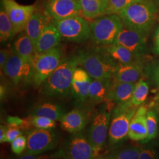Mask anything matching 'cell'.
I'll return each instance as SVG.
<instances>
[{
  "label": "cell",
  "mask_w": 159,
  "mask_h": 159,
  "mask_svg": "<svg viewBox=\"0 0 159 159\" xmlns=\"http://www.w3.org/2000/svg\"><path fill=\"white\" fill-rule=\"evenodd\" d=\"M79 64L77 55L63 58L56 69L40 85L41 93L49 98H61L68 96L74 71Z\"/></svg>",
  "instance_id": "cell-1"
},
{
  "label": "cell",
  "mask_w": 159,
  "mask_h": 159,
  "mask_svg": "<svg viewBox=\"0 0 159 159\" xmlns=\"http://www.w3.org/2000/svg\"><path fill=\"white\" fill-rule=\"evenodd\" d=\"M158 4L153 0H143L132 4L117 14L127 29L148 36L156 21Z\"/></svg>",
  "instance_id": "cell-2"
},
{
  "label": "cell",
  "mask_w": 159,
  "mask_h": 159,
  "mask_svg": "<svg viewBox=\"0 0 159 159\" xmlns=\"http://www.w3.org/2000/svg\"><path fill=\"white\" fill-rule=\"evenodd\" d=\"M77 56L80 64L93 79H113L117 71L119 63L110 57L101 47L80 50Z\"/></svg>",
  "instance_id": "cell-3"
},
{
  "label": "cell",
  "mask_w": 159,
  "mask_h": 159,
  "mask_svg": "<svg viewBox=\"0 0 159 159\" xmlns=\"http://www.w3.org/2000/svg\"><path fill=\"white\" fill-rule=\"evenodd\" d=\"M91 39L99 47L113 44L125 25L117 14L105 15L94 18L90 23Z\"/></svg>",
  "instance_id": "cell-4"
},
{
  "label": "cell",
  "mask_w": 159,
  "mask_h": 159,
  "mask_svg": "<svg viewBox=\"0 0 159 159\" xmlns=\"http://www.w3.org/2000/svg\"><path fill=\"white\" fill-rule=\"evenodd\" d=\"M138 108L139 107L134 106L131 102L114 107L108 129L110 145L121 142L128 137L131 120Z\"/></svg>",
  "instance_id": "cell-5"
},
{
  "label": "cell",
  "mask_w": 159,
  "mask_h": 159,
  "mask_svg": "<svg viewBox=\"0 0 159 159\" xmlns=\"http://www.w3.org/2000/svg\"><path fill=\"white\" fill-rule=\"evenodd\" d=\"M51 22L57 29L63 40L80 43L90 39V23L84 17H71L62 20L51 19Z\"/></svg>",
  "instance_id": "cell-6"
},
{
  "label": "cell",
  "mask_w": 159,
  "mask_h": 159,
  "mask_svg": "<svg viewBox=\"0 0 159 159\" xmlns=\"http://www.w3.org/2000/svg\"><path fill=\"white\" fill-rule=\"evenodd\" d=\"M106 102L107 104L94 114L88 130L87 138L96 153L100 150L106 144L111 113L114 107L113 103Z\"/></svg>",
  "instance_id": "cell-7"
},
{
  "label": "cell",
  "mask_w": 159,
  "mask_h": 159,
  "mask_svg": "<svg viewBox=\"0 0 159 159\" xmlns=\"http://www.w3.org/2000/svg\"><path fill=\"white\" fill-rule=\"evenodd\" d=\"M63 50L60 46L35 55L33 61V84L39 87L56 69L63 60Z\"/></svg>",
  "instance_id": "cell-8"
},
{
  "label": "cell",
  "mask_w": 159,
  "mask_h": 159,
  "mask_svg": "<svg viewBox=\"0 0 159 159\" xmlns=\"http://www.w3.org/2000/svg\"><path fill=\"white\" fill-rule=\"evenodd\" d=\"M2 71L16 86L27 85L33 83V63L23 60L12 52Z\"/></svg>",
  "instance_id": "cell-9"
},
{
  "label": "cell",
  "mask_w": 159,
  "mask_h": 159,
  "mask_svg": "<svg viewBox=\"0 0 159 159\" xmlns=\"http://www.w3.org/2000/svg\"><path fill=\"white\" fill-rule=\"evenodd\" d=\"M147 37L136 31L125 27L118 35L113 44L124 47L131 51L138 62L143 64L148 54Z\"/></svg>",
  "instance_id": "cell-10"
},
{
  "label": "cell",
  "mask_w": 159,
  "mask_h": 159,
  "mask_svg": "<svg viewBox=\"0 0 159 159\" xmlns=\"http://www.w3.org/2000/svg\"><path fill=\"white\" fill-rule=\"evenodd\" d=\"M26 153L39 154L55 148L58 142L57 133L51 129H35L29 131Z\"/></svg>",
  "instance_id": "cell-11"
},
{
  "label": "cell",
  "mask_w": 159,
  "mask_h": 159,
  "mask_svg": "<svg viewBox=\"0 0 159 159\" xmlns=\"http://www.w3.org/2000/svg\"><path fill=\"white\" fill-rule=\"evenodd\" d=\"M1 4L4 8L16 33L25 31L27 23L35 12V6L20 5L15 0H1Z\"/></svg>",
  "instance_id": "cell-12"
},
{
  "label": "cell",
  "mask_w": 159,
  "mask_h": 159,
  "mask_svg": "<svg viewBox=\"0 0 159 159\" xmlns=\"http://www.w3.org/2000/svg\"><path fill=\"white\" fill-rule=\"evenodd\" d=\"M92 78L84 68L77 67L74 71L70 95L78 108L83 109L89 102V89Z\"/></svg>",
  "instance_id": "cell-13"
},
{
  "label": "cell",
  "mask_w": 159,
  "mask_h": 159,
  "mask_svg": "<svg viewBox=\"0 0 159 159\" xmlns=\"http://www.w3.org/2000/svg\"><path fill=\"white\" fill-rule=\"evenodd\" d=\"M46 15L56 20L82 16V8L77 0H47Z\"/></svg>",
  "instance_id": "cell-14"
},
{
  "label": "cell",
  "mask_w": 159,
  "mask_h": 159,
  "mask_svg": "<svg viewBox=\"0 0 159 159\" xmlns=\"http://www.w3.org/2000/svg\"><path fill=\"white\" fill-rule=\"evenodd\" d=\"M95 154L88 138L80 132L68 139L63 154L67 159H93Z\"/></svg>",
  "instance_id": "cell-15"
},
{
  "label": "cell",
  "mask_w": 159,
  "mask_h": 159,
  "mask_svg": "<svg viewBox=\"0 0 159 159\" xmlns=\"http://www.w3.org/2000/svg\"><path fill=\"white\" fill-rule=\"evenodd\" d=\"M147 107L141 106L131 120L128 137L134 141L144 142L148 137V128L146 116L148 111Z\"/></svg>",
  "instance_id": "cell-16"
},
{
  "label": "cell",
  "mask_w": 159,
  "mask_h": 159,
  "mask_svg": "<svg viewBox=\"0 0 159 159\" xmlns=\"http://www.w3.org/2000/svg\"><path fill=\"white\" fill-rule=\"evenodd\" d=\"M61 126L70 133H78L83 130L88 121V114L83 109H73L65 113L60 120Z\"/></svg>",
  "instance_id": "cell-17"
},
{
  "label": "cell",
  "mask_w": 159,
  "mask_h": 159,
  "mask_svg": "<svg viewBox=\"0 0 159 159\" xmlns=\"http://www.w3.org/2000/svg\"><path fill=\"white\" fill-rule=\"evenodd\" d=\"M61 40V35L50 21L35 44V55L45 52L59 46Z\"/></svg>",
  "instance_id": "cell-18"
},
{
  "label": "cell",
  "mask_w": 159,
  "mask_h": 159,
  "mask_svg": "<svg viewBox=\"0 0 159 159\" xmlns=\"http://www.w3.org/2000/svg\"><path fill=\"white\" fill-rule=\"evenodd\" d=\"M135 86L136 83H122L114 80L106 102L113 103L114 107L131 102Z\"/></svg>",
  "instance_id": "cell-19"
},
{
  "label": "cell",
  "mask_w": 159,
  "mask_h": 159,
  "mask_svg": "<svg viewBox=\"0 0 159 159\" xmlns=\"http://www.w3.org/2000/svg\"><path fill=\"white\" fill-rule=\"evenodd\" d=\"M144 66L139 62L121 64L119 63L118 69L114 79L118 82L136 83L142 76Z\"/></svg>",
  "instance_id": "cell-20"
},
{
  "label": "cell",
  "mask_w": 159,
  "mask_h": 159,
  "mask_svg": "<svg viewBox=\"0 0 159 159\" xmlns=\"http://www.w3.org/2000/svg\"><path fill=\"white\" fill-rule=\"evenodd\" d=\"M114 80V78L92 79L89 89V102L91 105H96L107 101Z\"/></svg>",
  "instance_id": "cell-21"
},
{
  "label": "cell",
  "mask_w": 159,
  "mask_h": 159,
  "mask_svg": "<svg viewBox=\"0 0 159 159\" xmlns=\"http://www.w3.org/2000/svg\"><path fill=\"white\" fill-rule=\"evenodd\" d=\"M11 51L23 60L33 63L35 56L34 44L25 31L20 33L14 42Z\"/></svg>",
  "instance_id": "cell-22"
},
{
  "label": "cell",
  "mask_w": 159,
  "mask_h": 159,
  "mask_svg": "<svg viewBox=\"0 0 159 159\" xmlns=\"http://www.w3.org/2000/svg\"><path fill=\"white\" fill-rule=\"evenodd\" d=\"M48 24V19L47 15L34 12L25 29V33L29 35L34 46L39 37Z\"/></svg>",
  "instance_id": "cell-23"
},
{
  "label": "cell",
  "mask_w": 159,
  "mask_h": 159,
  "mask_svg": "<svg viewBox=\"0 0 159 159\" xmlns=\"http://www.w3.org/2000/svg\"><path fill=\"white\" fill-rule=\"evenodd\" d=\"M65 114L62 107L53 102H44L34 106L30 111L31 116L45 117L54 121L61 119Z\"/></svg>",
  "instance_id": "cell-24"
},
{
  "label": "cell",
  "mask_w": 159,
  "mask_h": 159,
  "mask_svg": "<svg viewBox=\"0 0 159 159\" xmlns=\"http://www.w3.org/2000/svg\"><path fill=\"white\" fill-rule=\"evenodd\" d=\"M82 8V16L88 19L102 16L108 7L109 0H77Z\"/></svg>",
  "instance_id": "cell-25"
},
{
  "label": "cell",
  "mask_w": 159,
  "mask_h": 159,
  "mask_svg": "<svg viewBox=\"0 0 159 159\" xmlns=\"http://www.w3.org/2000/svg\"><path fill=\"white\" fill-rule=\"evenodd\" d=\"M101 48L117 63L127 64L138 62L133 54L123 46L111 44L102 46Z\"/></svg>",
  "instance_id": "cell-26"
},
{
  "label": "cell",
  "mask_w": 159,
  "mask_h": 159,
  "mask_svg": "<svg viewBox=\"0 0 159 159\" xmlns=\"http://www.w3.org/2000/svg\"><path fill=\"white\" fill-rule=\"evenodd\" d=\"M16 32L4 8L1 4L0 10V40L1 44L9 43L14 38Z\"/></svg>",
  "instance_id": "cell-27"
},
{
  "label": "cell",
  "mask_w": 159,
  "mask_h": 159,
  "mask_svg": "<svg viewBox=\"0 0 159 159\" xmlns=\"http://www.w3.org/2000/svg\"><path fill=\"white\" fill-rule=\"evenodd\" d=\"M149 86L148 83L143 79L136 83L131 100V104L135 107H140L146 101L148 94Z\"/></svg>",
  "instance_id": "cell-28"
},
{
  "label": "cell",
  "mask_w": 159,
  "mask_h": 159,
  "mask_svg": "<svg viewBox=\"0 0 159 159\" xmlns=\"http://www.w3.org/2000/svg\"><path fill=\"white\" fill-rule=\"evenodd\" d=\"M146 118L148 128V137L146 140L143 142V143L150 142L157 136L159 123V116L157 110L153 108L148 110Z\"/></svg>",
  "instance_id": "cell-29"
},
{
  "label": "cell",
  "mask_w": 159,
  "mask_h": 159,
  "mask_svg": "<svg viewBox=\"0 0 159 159\" xmlns=\"http://www.w3.org/2000/svg\"><path fill=\"white\" fill-rule=\"evenodd\" d=\"M141 148L136 146H127L116 149L106 157L107 159H139Z\"/></svg>",
  "instance_id": "cell-30"
},
{
  "label": "cell",
  "mask_w": 159,
  "mask_h": 159,
  "mask_svg": "<svg viewBox=\"0 0 159 159\" xmlns=\"http://www.w3.org/2000/svg\"><path fill=\"white\" fill-rule=\"evenodd\" d=\"M143 71L149 82L159 88V60L148 63L144 66Z\"/></svg>",
  "instance_id": "cell-31"
},
{
  "label": "cell",
  "mask_w": 159,
  "mask_h": 159,
  "mask_svg": "<svg viewBox=\"0 0 159 159\" xmlns=\"http://www.w3.org/2000/svg\"><path fill=\"white\" fill-rule=\"evenodd\" d=\"M142 1L143 0H109L108 7L102 16L117 14L128 6Z\"/></svg>",
  "instance_id": "cell-32"
},
{
  "label": "cell",
  "mask_w": 159,
  "mask_h": 159,
  "mask_svg": "<svg viewBox=\"0 0 159 159\" xmlns=\"http://www.w3.org/2000/svg\"><path fill=\"white\" fill-rule=\"evenodd\" d=\"M140 148L139 159H159V150L155 143H149Z\"/></svg>",
  "instance_id": "cell-33"
},
{
  "label": "cell",
  "mask_w": 159,
  "mask_h": 159,
  "mask_svg": "<svg viewBox=\"0 0 159 159\" xmlns=\"http://www.w3.org/2000/svg\"><path fill=\"white\" fill-rule=\"evenodd\" d=\"M30 120L32 125L38 129H51L56 127V121L52 120L45 117L31 116Z\"/></svg>",
  "instance_id": "cell-34"
},
{
  "label": "cell",
  "mask_w": 159,
  "mask_h": 159,
  "mask_svg": "<svg viewBox=\"0 0 159 159\" xmlns=\"http://www.w3.org/2000/svg\"><path fill=\"white\" fill-rule=\"evenodd\" d=\"M27 139L25 137L20 136L18 137L11 142L12 151L15 154L20 155L27 148Z\"/></svg>",
  "instance_id": "cell-35"
},
{
  "label": "cell",
  "mask_w": 159,
  "mask_h": 159,
  "mask_svg": "<svg viewBox=\"0 0 159 159\" xmlns=\"http://www.w3.org/2000/svg\"><path fill=\"white\" fill-rule=\"evenodd\" d=\"M22 134L23 133L18 126L8 125L6 133V142L11 143L18 137L21 136Z\"/></svg>",
  "instance_id": "cell-36"
},
{
  "label": "cell",
  "mask_w": 159,
  "mask_h": 159,
  "mask_svg": "<svg viewBox=\"0 0 159 159\" xmlns=\"http://www.w3.org/2000/svg\"><path fill=\"white\" fill-rule=\"evenodd\" d=\"M63 154L56 153L54 154H33L25 153L21 156L17 157L16 158L10 159H56L58 156H61Z\"/></svg>",
  "instance_id": "cell-37"
},
{
  "label": "cell",
  "mask_w": 159,
  "mask_h": 159,
  "mask_svg": "<svg viewBox=\"0 0 159 159\" xmlns=\"http://www.w3.org/2000/svg\"><path fill=\"white\" fill-rule=\"evenodd\" d=\"M152 50L154 54L159 55V25L155 30Z\"/></svg>",
  "instance_id": "cell-38"
},
{
  "label": "cell",
  "mask_w": 159,
  "mask_h": 159,
  "mask_svg": "<svg viewBox=\"0 0 159 159\" xmlns=\"http://www.w3.org/2000/svg\"><path fill=\"white\" fill-rule=\"evenodd\" d=\"M12 51H9L8 50H1L0 52V67L1 70L5 66L7 61H8L9 57L11 55Z\"/></svg>",
  "instance_id": "cell-39"
},
{
  "label": "cell",
  "mask_w": 159,
  "mask_h": 159,
  "mask_svg": "<svg viewBox=\"0 0 159 159\" xmlns=\"http://www.w3.org/2000/svg\"><path fill=\"white\" fill-rule=\"evenodd\" d=\"M7 121L9 125H17L20 128L21 125H23L24 120L18 117H8L7 119Z\"/></svg>",
  "instance_id": "cell-40"
},
{
  "label": "cell",
  "mask_w": 159,
  "mask_h": 159,
  "mask_svg": "<svg viewBox=\"0 0 159 159\" xmlns=\"http://www.w3.org/2000/svg\"><path fill=\"white\" fill-rule=\"evenodd\" d=\"M150 107L159 110V88L156 95L154 97L153 100L150 102Z\"/></svg>",
  "instance_id": "cell-41"
},
{
  "label": "cell",
  "mask_w": 159,
  "mask_h": 159,
  "mask_svg": "<svg viewBox=\"0 0 159 159\" xmlns=\"http://www.w3.org/2000/svg\"><path fill=\"white\" fill-rule=\"evenodd\" d=\"M7 130V126L1 125V127H0V142H1V143L6 142Z\"/></svg>",
  "instance_id": "cell-42"
},
{
  "label": "cell",
  "mask_w": 159,
  "mask_h": 159,
  "mask_svg": "<svg viewBox=\"0 0 159 159\" xmlns=\"http://www.w3.org/2000/svg\"><path fill=\"white\" fill-rule=\"evenodd\" d=\"M6 93V89L4 88V87L2 85H1V100L4 98Z\"/></svg>",
  "instance_id": "cell-43"
},
{
  "label": "cell",
  "mask_w": 159,
  "mask_h": 159,
  "mask_svg": "<svg viewBox=\"0 0 159 159\" xmlns=\"http://www.w3.org/2000/svg\"><path fill=\"white\" fill-rule=\"evenodd\" d=\"M106 159V157H97V158H96V159Z\"/></svg>",
  "instance_id": "cell-44"
}]
</instances>
